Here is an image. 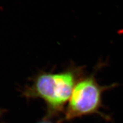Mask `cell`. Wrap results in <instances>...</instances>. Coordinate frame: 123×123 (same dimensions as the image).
Instances as JSON below:
<instances>
[{"label": "cell", "mask_w": 123, "mask_h": 123, "mask_svg": "<svg viewBox=\"0 0 123 123\" xmlns=\"http://www.w3.org/2000/svg\"><path fill=\"white\" fill-rule=\"evenodd\" d=\"M47 123V122H42V123Z\"/></svg>", "instance_id": "cell-3"}, {"label": "cell", "mask_w": 123, "mask_h": 123, "mask_svg": "<svg viewBox=\"0 0 123 123\" xmlns=\"http://www.w3.org/2000/svg\"><path fill=\"white\" fill-rule=\"evenodd\" d=\"M116 86L117 84L116 83L101 86L97 81L95 72L89 75H84L74 88L66 111V119H72L95 113L101 114L100 109L103 107V94Z\"/></svg>", "instance_id": "cell-2"}, {"label": "cell", "mask_w": 123, "mask_h": 123, "mask_svg": "<svg viewBox=\"0 0 123 123\" xmlns=\"http://www.w3.org/2000/svg\"><path fill=\"white\" fill-rule=\"evenodd\" d=\"M84 75L83 67L74 64L58 73L41 71L33 77L24 94L41 98L50 109L60 110L70 100L75 85Z\"/></svg>", "instance_id": "cell-1"}]
</instances>
